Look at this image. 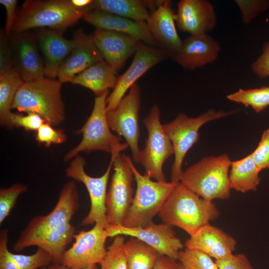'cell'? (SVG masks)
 <instances>
[{
    "instance_id": "14",
    "label": "cell",
    "mask_w": 269,
    "mask_h": 269,
    "mask_svg": "<svg viewBox=\"0 0 269 269\" xmlns=\"http://www.w3.org/2000/svg\"><path fill=\"white\" fill-rule=\"evenodd\" d=\"M108 237L118 235L129 236L137 238L155 249L161 256L177 260L179 252L183 245L171 226L163 223L153 222L143 227L129 228L123 225L109 226Z\"/></svg>"
},
{
    "instance_id": "15",
    "label": "cell",
    "mask_w": 269,
    "mask_h": 269,
    "mask_svg": "<svg viewBox=\"0 0 269 269\" xmlns=\"http://www.w3.org/2000/svg\"><path fill=\"white\" fill-rule=\"evenodd\" d=\"M167 57L162 49L140 41L131 65L118 77L115 88L107 97V111L115 108L140 77Z\"/></svg>"
},
{
    "instance_id": "8",
    "label": "cell",
    "mask_w": 269,
    "mask_h": 269,
    "mask_svg": "<svg viewBox=\"0 0 269 269\" xmlns=\"http://www.w3.org/2000/svg\"><path fill=\"white\" fill-rule=\"evenodd\" d=\"M232 113L210 109L197 117L181 113L173 121L163 125L173 147L174 159L171 166V181L179 182L182 166L187 152L199 140L200 129L206 123L227 117Z\"/></svg>"
},
{
    "instance_id": "48",
    "label": "cell",
    "mask_w": 269,
    "mask_h": 269,
    "mask_svg": "<svg viewBox=\"0 0 269 269\" xmlns=\"http://www.w3.org/2000/svg\"><path fill=\"white\" fill-rule=\"evenodd\" d=\"M183 269H184L183 267Z\"/></svg>"
},
{
    "instance_id": "46",
    "label": "cell",
    "mask_w": 269,
    "mask_h": 269,
    "mask_svg": "<svg viewBox=\"0 0 269 269\" xmlns=\"http://www.w3.org/2000/svg\"><path fill=\"white\" fill-rule=\"evenodd\" d=\"M93 266H92L86 269H92ZM39 269H71L64 266L61 263H52L48 266L43 267Z\"/></svg>"
},
{
    "instance_id": "3",
    "label": "cell",
    "mask_w": 269,
    "mask_h": 269,
    "mask_svg": "<svg viewBox=\"0 0 269 269\" xmlns=\"http://www.w3.org/2000/svg\"><path fill=\"white\" fill-rule=\"evenodd\" d=\"M90 5L79 8L71 0H26L17 12L12 32L47 28L63 32L83 18L91 10Z\"/></svg>"
},
{
    "instance_id": "28",
    "label": "cell",
    "mask_w": 269,
    "mask_h": 269,
    "mask_svg": "<svg viewBox=\"0 0 269 269\" xmlns=\"http://www.w3.org/2000/svg\"><path fill=\"white\" fill-rule=\"evenodd\" d=\"M24 82L16 69L13 67L0 74V124L10 128L9 118L16 93Z\"/></svg>"
},
{
    "instance_id": "4",
    "label": "cell",
    "mask_w": 269,
    "mask_h": 269,
    "mask_svg": "<svg viewBox=\"0 0 269 269\" xmlns=\"http://www.w3.org/2000/svg\"><path fill=\"white\" fill-rule=\"evenodd\" d=\"M231 162L226 153L204 157L183 171L179 182L205 200L227 199Z\"/></svg>"
},
{
    "instance_id": "31",
    "label": "cell",
    "mask_w": 269,
    "mask_h": 269,
    "mask_svg": "<svg viewBox=\"0 0 269 269\" xmlns=\"http://www.w3.org/2000/svg\"><path fill=\"white\" fill-rule=\"evenodd\" d=\"M108 247L105 257L100 264L101 269H128L124 247L125 237L118 235L114 237Z\"/></svg>"
},
{
    "instance_id": "20",
    "label": "cell",
    "mask_w": 269,
    "mask_h": 269,
    "mask_svg": "<svg viewBox=\"0 0 269 269\" xmlns=\"http://www.w3.org/2000/svg\"><path fill=\"white\" fill-rule=\"evenodd\" d=\"M220 50L219 41L209 34L190 35L182 40L173 59L183 68L192 70L215 62Z\"/></svg>"
},
{
    "instance_id": "23",
    "label": "cell",
    "mask_w": 269,
    "mask_h": 269,
    "mask_svg": "<svg viewBox=\"0 0 269 269\" xmlns=\"http://www.w3.org/2000/svg\"><path fill=\"white\" fill-rule=\"evenodd\" d=\"M185 245L186 248L199 250L215 260H220L233 255L237 242L221 229L209 224L190 236Z\"/></svg>"
},
{
    "instance_id": "43",
    "label": "cell",
    "mask_w": 269,
    "mask_h": 269,
    "mask_svg": "<svg viewBox=\"0 0 269 269\" xmlns=\"http://www.w3.org/2000/svg\"><path fill=\"white\" fill-rule=\"evenodd\" d=\"M17 0H0L6 11V19L3 30L6 35L9 37L12 32L17 12H16Z\"/></svg>"
},
{
    "instance_id": "2",
    "label": "cell",
    "mask_w": 269,
    "mask_h": 269,
    "mask_svg": "<svg viewBox=\"0 0 269 269\" xmlns=\"http://www.w3.org/2000/svg\"><path fill=\"white\" fill-rule=\"evenodd\" d=\"M158 215L163 223L178 227L190 236L217 219L220 212L213 201L203 199L179 182Z\"/></svg>"
},
{
    "instance_id": "16",
    "label": "cell",
    "mask_w": 269,
    "mask_h": 269,
    "mask_svg": "<svg viewBox=\"0 0 269 269\" xmlns=\"http://www.w3.org/2000/svg\"><path fill=\"white\" fill-rule=\"evenodd\" d=\"M9 36L13 67L24 82L45 77V66L37 44L35 34L30 30L12 32Z\"/></svg>"
},
{
    "instance_id": "44",
    "label": "cell",
    "mask_w": 269,
    "mask_h": 269,
    "mask_svg": "<svg viewBox=\"0 0 269 269\" xmlns=\"http://www.w3.org/2000/svg\"><path fill=\"white\" fill-rule=\"evenodd\" d=\"M177 260L166 256H161L153 269H183V267Z\"/></svg>"
},
{
    "instance_id": "12",
    "label": "cell",
    "mask_w": 269,
    "mask_h": 269,
    "mask_svg": "<svg viewBox=\"0 0 269 269\" xmlns=\"http://www.w3.org/2000/svg\"><path fill=\"white\" fill-rule=\"evenodd\" d=\"M140 90L134 84L114 109L107 111V120L111 130L126 141L132 152L133 159L139 163L140 150L139 113L140 108Z\"/></svg>"
},
{
    "instance_id": "13",
    "label": "cell",
    "mask_w": 269,
    "mask_h": 269,
    "mask_svg": "<svg viewBox=\"0 0 269 269\" xmlns=\"http://www.w3.org/2000/svg\"><path fill=\"white\" fill-rule=\"evenodd\" d=\"M108 237L106 227L98 223L90 230L80 231L74 235L71 247L65 251L61 264L71 269H86L100 264L107 252Z\"/></svg>"
},
{
    "instance_id": "24",
    "label": "cell",
    "mask_w": 269,
    "mask_h": 269,
    "mask_svg": "<svg viewBox=\"0 0 269 269\" xmlns=\"http://www.w3.org/2000/svg\"><path fill=\"white\" fill-rule=\"evenodd\" d=\"M83 19L96 28L125 33L148 45L157 47L146 22L134 20L97 9L87 11Z\"/></svg>"
},
{
    "instance_id": "6",
    "label": "cell",
    "mask_w": 269,
    "mask_h": 269,
    "mask_svg": "<svg viewBox=\"0 0 269 269\" xmlns=\"http://www.w3.org/2000/svg\"><path fill=\"white\" fill-rule=\"evenodd\" d=\"M108 93L106 91L96 96L90 116L77 133L82 134V139L65 154V161L71 160L82 152L100 150L119 155L129 147L126 142L122 143L120 137L111 132L107 117Z\"/></svg>"
},
{
    "instance_id": "36",
    "label": "cell",
    "mask_w": 269,
    "mask_h": 269,
    "mask_svg": "<svg viewBox=\"0 0 269 269\" xmlns=\"http://www.w3.org/2000/svg\"><path fill=\"white\" fill-rule=\"evenodd\" d=\"M35 139L38 142L49 147L52 144H61L65 142L67 136L63 130L56 129L45 122L36 131Z\"/></svg>"
},
{
    "instance_id": "19",
    "label": "cell",
    "mask_w": 269,
    "mask_h": 269,
    "mask_svg": "<svg viewBox=\"0 0 269 269\" xmlns=\"http://www.w3.org/2000/svg\"><path fill=\"white\" fill-rule=\"evenodd\" d=\"M92 36L103 60L117 72L134 54L141 41L125 33L100 28H96Z\"/></svg>"
},
{
    "instance_id": "39",
    "label": "cell",
    "mask_w": 269,
    "mask_h": 269,
    "mask_svg": "<svg viewBox=\"0 0 269 269\" xmlns=\"http://www.w3.org/2000/svg\"><path fill=\"white\" fill-rule=\"evenodd\" d=\"M7 37L3 29L0 34V74H1L13 67V61L11 48Z\"/></svg>"
},
{
    "instance_id": "9",
    "label": "cell",
    "mask_w": 269,
    "mask_h": 269,
    "mask_svg": "<svg viewBox=\"0 0 269 269\" xmlns=\"http://www.w3.org/2000/svg\"><path fill=\"white\" fill-rule=\"evenodd\" d=\"M160 110L154 105L143 124L148 132L144 148L140 150L139 163L144 167V174L156 181H165L163 166L165 161L174 154L172 144L161 124Z\"/></svg>"
},
{
    "instance_id": "10",
    "label": "cell",
    "mask_w": 269,
    "mask_h": 269,
    "mask_svg": "<svg viewBox=\"0 0 269 269\" xmlns=\"http://www.w3.org/2000/svg\"><path fill=\"white\" fill-rule=\"evenodd\" d=\"M132 159L124 154L114 158V173L107 193L106 217L109 226L123 225L134 198ZM108 226V227H109Z\"/></svg>"
},
{
    "instance_id": "7",
    "label": "cell",
    "mask_w": 269,
    "mask_h": 269,
    "mask_svg": "<svg viewBox=\"0 0 269 269\" xmlns=\"http://www.w3.org/2000/svg\"><path fill=\"white\" fill-rule=\"evenodd\" d=\"M131 165L136 189L123 223L129 228L143 227L153 222L178 182L153 181L141 174L132 160Z\"/></svg>"
},
{
    "instance_id": "5",
    "label": "cell",
    "mask_w": 269,
    "mask_h": 269,
    "mask_svg": "<svg viewBox=\"0 0 269 269\" xmlns=\"http://www.w3.org/2000/svg\"><path fill=\"white\" fill-rule=\"evenodd\" d=\"M61 87L58 80L46 77L24 82L16 93L12 109L36 114L53 127L58 126L65 119Z\"/></svg>"
},
{
    "instance_id": "37",
    "label": "cell",
    "mask_w": 269,
    "mask_h": 269,
    "mask_svg": "<svg viewBox=\"0 0 269 269\" xmlns=\"http://www.w3.org/2000/svg\"><path fill=\"white\" fill-rule=\"evenodd\" d=\"M45 121L39 115L27 113L26 115L11 113L9 118L10 128H22L26 131H37Z\"/></svg>"
},
{
    "instance_id": "33",
    "label": "cell",
    "mask_w": 269,
    "mask_h": 269,
    "mask_svg": "<svg viewBox=\"0 0 269 269\" xmlns=\"http://www.w3.org/2000/svg\"><path fill=\"white\" fill-rule=\"evenodd\" d=\"M27 190L26 185L21 183L0 189V225L10 214L18 197Z\"/></svg>"
},
{
    "instance_id": "42",
    "label": "cell",
    "mask_w": 269,
    "mask_h": 269,
    "mask_svg": "<svg viewBox=\"0 0 269 269\" xmlns=\"http://www.w3.org/2000/svg\"><path fill=\"white\" fill-rule=\"evenodd\" d=\"M8 239V231L2 230L0 233V269H20L9 255Z\"/></svg>"
},
{
    "instance_id": "26",
    "label": "cell",
    "mask_w": 269,
    "mask_h": 269,
    "mask_svg": "<svg viewBox=\"0 0 269 269\" xmlns=\"http://www.w3.org/2000/svg\"><path fill=\"white\" fill-rule=\"evenodd\" d=\"M118 79L117 72L102 60L78 74L71 83L90 89L97 96L114 89Z\"/></svg>"
},
{
    "instance_id": "35",
    "label": "cell",
    "mask_w": 269,
    "mask_h": 269,
    "mask_svg": "<svg viewBox=\"0 0 269 269\" xmlns=\"http://www.w3.org/2000/svg\"><path fill=\"white\" fill-rule=\"evenodd\" d=\"M235 3L241 12L242 21L250 23L261 12L269 7L268 0H235Z\"/></svg>"
},
{
    "instance_id": "18",
    "label": "cell",
    "mask_w": 269,
    "mask_h": 269,
    "mask_svg": "<svg viewBox=\"0 0 269 269\" xmlns=\"http://www.w3.org/2000/svg\"><path fill=\"white\" fill-rule=\"evenodd\" d=\"M176 26L190 35L208 34L216 26L217 16L213 5L205 0H181L177 4Z\"/></svg>"
},
{
    "instance_id": "21",
    "label": "cell",
    "mask_w": 269,
    "mask_h": 269,
    "mask_svg": "<svg viewBox=\"0 0 269 269\" xmlns=\"http://www.w3.org/2000/svg\"><path fill=\"white\" fill-rule=\"evenodd\" d=\"M74 39L75 45L58 72V80L62 83H71L78 74L103 60L94 42L92 35L79 30L75 33Z\"/></svg>"
},
{
    "instance_id": "41",
    "label": "cell",
    "mask_w": 269,
    "mask_h": 269,
    "mask_svg": "<svg viewBox=\"0 0 269 269\" xmlns=\"http://www.w3.org/2000/svg\"><path fill=\"white\" fill-rule=\"evenodd\" d=\"M219 269H254L247 257L243 254H233L225 260H215Z\"/></svg>"
},
{
    "instance_id": "45",
    "label": "cell",
    "mask_w": 269,
    "mask_h": 269,
    "mask_svg": "<svg viewBox=\"0 0 269 269\" xmlns=\"http://www.w3.org/2000/svg\"><path fill=\"white\" fill-rule=\"evenodd\" d=\"M71 2L74 6L83 8L88 7L91 4L92 0H71Z\"/></svg>"
},
{
    "instance_id": "25",
    "label": "cell",
    "mask_w": 269,
    "mask_h": 269,
    "mask_svg": "<svg viewBox=\"0 0 269 269\" xmlns=\"http://www.w3.org/2000/svg\"><path fill=\"white\" fill-rule=\"evenodd\" d=\"M158 1L141 0H92V9L103 10L138 21L146 22Z\"/></svg>"
},
{
    "instance_id": "34",
    "label": "cell",
    "mask_w": 269,
    "mask_h": 269,
    "mask_svg": "<svg viewBox=\"0 0 269 269\" xmlns=\"http://www.w3.org/2000/svg\"><path fill=\"white\" fill-rule=\"evenodd\" d=\"M9 255L20 269H39L52 263L49 254L38 248L32 255L14 254L9 251Z\"/></svg>"
},
{
    "instance_id": "29",
    "label": "cell",
    "mask_w": 269,
    "mask_h": 269,
    "mask_svg": "<svg viewBox=\"0 0 269 269\" xmlns=\"http://www.w3.org/2000/svg\"><path fill=\"white\" fill-rule=\"evenodd\" d=\"M128 269H153L161 255L140 240L131 237L124 247Z\"/></svg>"
},
{
    "instance_id": "1",
    "label": "cell",
    "mask_w": 269,
    "mask_h": 269,
    "mask_svg": "<svg viewBox=\"0 0 269 269\" xmlns=\"http://www.w3.org/2000/svg\"><path fill=\"white\" fill-rule=\"evenodd\" d=\"M80 207L79 195L74 181L63 185L50 212L30 219L13 246L16 252L36 246L50 256L53 263H61L67 247L75 235L71 220Z\"/></svg>"
},
{
    "instance_id": "11",
    "label": "cell",
    "mask_w": 269,
    "mask_h": 269,
    "mask_svg": "<svg viewBox=\"0 0 269 269\" xmlns=\"http://www.w3.org/2000/svg\"><path fill=\"white\" fill-rule=\"evenodd\" d=\"M118 155H111L109 164L105 173L100 177H92L85 170L86 161L78 154L71 160L66 169V175L85 186L90 199V208L87 216L82 220L81 226H87L97 223L107 228L109 225L106 217V200L107 188L114 158Z\"/></svg>"
},
{
    "instance_id": "40",
    "label": "cell",
    "mask_w": 269,
    "mask_h": 269,
    "mask_svg": "<svg viewBox=\"0 0 269 269\" xmlns=\"http://www.w3.org/2000/svg\"><path fill=\"white\" fill-rule=\"evenodd\" d=\"M251 68L259 78L269 76V41L264 43L262 53L252 63Z\"/></svg>"
},
{
    "instance_id": "30",
    "label": "cell",
    "mask_w": 269,
    "mask_h": 269,
    "mask_svg": "<svg viewBox=\"0 0 269 269\" xmlns=\"http://www.w3.org/2000/svg\"><path fill=\"white\" fill-rule=\"evenodd\" d=\"M226 97L231 101L250 106L257 113H260L269 106V86L239 89Z\"/></svg>"
},
{
    "instance_id": "22",
    "label": "cell",
    "mask_w": 269,
    "mask_h": 269,
    "mask_svg": "<svg viewBox=\"0 0 269 269\" xmlns=\"http://www.w3.org/2000/svg\"><path fill=\"white\" fill-rule=\"evenodd\" d=\"M63 32L48 28H43L35 34L40 51L42 53L45 66V77L56 79L59 69L75 45L73 38H65Z\"/></svg>"
},
{
    "instance_id": "27",
    "label": "cell",
    "mask_w": 269,
    "mask_h": 269,
    "mask_svg": "<svg viewBox=\"0 0 269 269\" xmlns=\"http://www.w3.org/2000/svg\"><path fill=\"white\" fill-rule=\"evenodd\" d=\"M261 171L251 154L232 161L229 175L231 189L242 193L256 191L261 182Z\"/></svg>"
},
{
    "instance_id": "32",
    "label": "cell",
    "mask_w": 269,
    "mask_h": 269,
    "mask_svg": "<svg viewBox=\"0 0 269 269\" xmlns=\"http://www.w3.org/2000/svg\"><path fill=\"white\" fill-rule=\"evenodd\" d=\"M177 260L184 269H219L211 257L197 250L186 248L181 250Z\"/></svg>"
},
{
    "instance_id": "38",
    "label": "cell",
    "mask_w": 269,
    "mask_h": 269,
    "mask_svg": "<svg viewBox=\"0 0 269 269\" xmlns=\"http://www.w3.org/2000/svg\"><path fill=\"white\" fill-rule=\"evenodd\" d=\"M251 154L261 170L269 168V128L263 131L257 147Z\"/></svg>"
},
{
    "instance_id": "17",
    "label": "cell",
    "mask_w": 269,
    "mask_h": 269,
    "mask_svg": "<svg viewBox=\"0 0 269 269\" xmlns=\"http://www.w3.org/2000/svg\"><path fill=\"white\" fill-rule=\"evenodd\" d=\"M175 13L169 0H158L146 23L157 46L173 59L182 40L176 29Z\"/></svg>"
},
{
    "instance_id": "47",
    "label": "cell",
    "mask_w": 269,
    "mask_h": 269,
    "mask_svg": "<svg viewBox=\"0 0 269 269\" xmlns=\"http://www.w3.org/2000/svg\"><path fill=\"white\" fill-rule=\"evenodd\" d=\"M92 269H97L96 265L93 266Z\"/></svg>"
}]
</instances>
